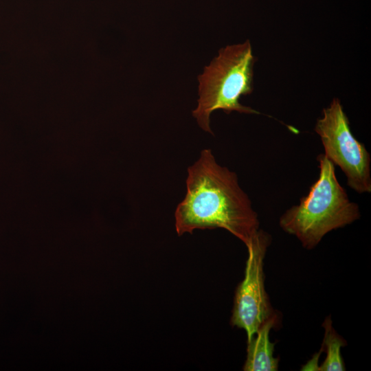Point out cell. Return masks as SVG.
I'll list each match as a JSON object with an SVG mask.
<instances>
[{"instance_id":"obj_7","label":"cell","mask_w":371,"mask_h":371,"mask_svg":"<svg viewBox=\"0 0 371 371\" xmlns=\"http://www.w3.org/2000/svg\"><path fill=\"white\" fill-rule=\"evenodd\" d=\"M323 326L325 329L323 344L326 349V357L321 366L318 368V370H345L344 363L341 355V348L346 344L333 328L330 319L326 318Z\"/></svg>"},{"instance_id":"obj_4","label":"cell","mask_w":371,"mask_h":371,"mask_svg":"<svg viewBox=\"0 0 371 371\" xmlns=\"http://www.w3.org/2000/svg\"><path fill=\"white\" fill-rule=\"evenodd\" d=\"M315 131L324 147V155L345 174L348 186L355 192H371L370 155L352 135L348 119L337 98L323 109Z\"/></svg>"},{"instance_id":"obj_6","label":"cell","mask_w":371,"mask_h":371,"mask_svg":"<svg viewBox=\"0 0 371 371\" xmlns=\"http://www.w3.org/2000/svg\"><path fill=\"white\" fill-rule=\"evenodd\" d=\"M276 315H271L254 336L247 340L245 371H276L278 359L273 357L274 343L269 339V333L274 326Z\"/></svg>"},{"instance_id":"obj_2","label":"cell","mask_w":371,"mask_h":371,"mask_svg":"<svg viewBox=\"0 0 371 371\" xmlns=\"http://www.w3.org/2000/svg\"><path fill=\"white\" fill-rule=\"evenodd\" d=\"M317 159L318 179L308 194L288 209L279 221L280 227L295 236L308 249L314 248L329 232L360 217L359 205L350 200L337 180L335 165L324 153Z\"/></svg>"},{"instance_id":"obj_5","label":"cell","mask_w":371,"mask_h":371,"mask_svg":"<svg viewBox=\"0 0 371 371\" xmlns=\"http://www.w3.org/2000/svg\"><path fill=\"white\" fill-rule=\"evenodd\" d=\"M271 236L258 229L246 246L248 257L245 277L238 286L231 324L245 330L250 339L265 322L273 314L265 289L263 260Z\"/></svg>"},{"instance_id":"obj_3","label":"cell","mask_w":371,"mask_h":371,"mask_svg":"<svg viewBox=\"0 0 371 371\" xmlns=\"http://www.w3.org/2000/svg\"><path fill=\"white\" fill-rule=\"evenodd\" d=\"M256 60L249 41L228 45L219 50L218 56L198 76L199 98L192 115L204 131L213 135L210 115L216 110L221 109L227 114L232 111L259 113L240 103L241 96L253 91Z\"/></svg>"},{"instance_id":"obj_1","label":"cell","mask_w":371,"mask_h":371,"mask_svg":"<svg viewBox=\"0 0 371 371\" xmlns=\"http://www.w3.org/2000/svg\"><path fill=\"white\" fill-rule=\"evenodd\" d=\"M179 236L195 229L223 228L247 246L259 229L256 212L237 175L218 164L210 149L188 168L186 194L175 212Z\"/></svg>"}]
</instances>
